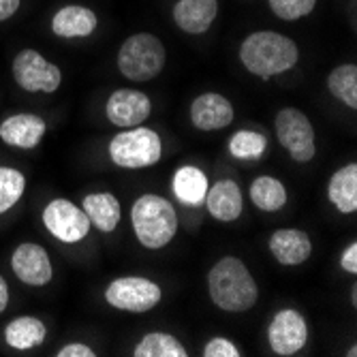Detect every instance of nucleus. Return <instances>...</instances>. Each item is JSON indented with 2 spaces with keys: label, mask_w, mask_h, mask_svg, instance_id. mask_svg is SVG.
I'll return each instance as SVG.
<instances>
[{
  "label": "nucleus",
  "mask_w": 357,
  "mask_h": 357,
  "mask_svg": "<svg viewBox=\"0 0 357 357\" xmlns=\"http://www.w3.org/2000/svg\"><path fill=\"white\" fill-rule=\"evenodd\" d=\"M238 60L246 73L270 82L298 67L300 45L278 30H252L238 47Z\"/></svg>",
  "instance_id": "nucleus-1"
},
{
  "label": "nucleus",
  "mask_w": 357,
  "mask_h": 357,
  "mask_svg": "<svg viewBox=\"0 0 357 357\" xmlns=\"http://www.w3.org/2000/svg\"><path fill=\"white\" fill-rule=\"evenodd\" d=\"M210 302L229 314H244L259 302V284L240 257L225 255L206 276Z\"/></svg>",
  "instance_id": "nucleus-2"
},
{
  "label": "nucleus",
  "mask_w": 357,
  "mask_h": 357,
  "mask_svg": "<svg viewBox=\"0 0 357 357\" xmlns=\"http://www.w3.org/2000/svg\"><path fill=\"white\" fill-rule=\"evenodd\" d=\"M131 229L137 244L146 250H160L169 246L180 231V216L172 199L158 192H142L128 212Z\"/></svg>",
  "instance_id": "nucleus-3"
},
{
  "label": "nucleus",
  "mask_w": 357,
  "mask_h": 357,
  "mask_svg": "<svg viewBox=\"0 0 357 357\" xmlns=\"http://www.w3.org/2000/svg\"><path fill=\"white\" fill-rule=\"evenodd\" d=\"M167 64V47L163 39L152 32H133L128 35L116 52L118 73L133 82L146 84L163 73Z\"/></svg>",
  "instance_id": "nucleus-4"
},
{
  "label": "nucleus",
  "mask_w": 357,
  "mask_h": 357,
  "mask_svg": "<svg viewBox=\"0 0 357 357\" xmlns=\"http://www.w3.org/2000/svg\"><path fill=\"white\" fill-rule=\"evenodd\" d=\"M107 158L118 169H150L163 158V137L146 124L120 128L107 144Z\"/></svg>",
  "instance_id": "nucleus-5"
},
{
  "label": "nucleus",
  "mask_w": 357,
  "mask_h": 357,
  "mask_svg": "<svg viewBox=\"0 0 357 357\" xmlns=\"http://www.w3.org/2000/svg\"><path fill=\"white\" fill-rule=\"evenodd\" d=\"M103 300L114 310L146 314L163 302V287L148 276H118L105 284Z\"/></svg>",
  "instance_id": "nucleus-6"
},
{
  "label": "nucleus",
  "mask_w": 357,
  "mask_h": 357,
  "mask_svg": "<svg viewBox=\"0 0 357 357\" xmlns=\"http://www.w3.org/2000/svg\"><path fill=\"white\" fill-rule=\"evenodd\" d=\"M274 133L280 148L294 163L306 165L317 156L314 124L300 107H282L274 116Z\"/></svg>",
  "instance_id": "nucleus-7"
},
{
  "label": "nucleus",
  "mask_w": 357,
  "mask_h": 357,
  "mask_svg": "<svg viewBox=\"0 0 357 357\" xmlns=\"http://www.w3.org/2000/svg\"><path fill=\"white\" fill-rule=\"evenodd\" d=\"M11 77L28 94H54L64 82L62 69L35 47H22L13 56Z\"/></svg>",
  "instance_id": "nucleus-8"
},
{
  "label": "nucleus",
  "mask_w": 357,
  "mask_h": 357,
  "mask_svg": "<svg viewBox=\"0 0 357 357\" xmlns=\"http://www.w3.org/2000/svg\"><path fill=\"white\" fill-rule=\"evenodd\" d=\"M41 225L56 242L67 246L84 242L92 231V225L82 206L73 204L67 197H54L43 206Z\"/></svg>",
  "instance_id": "nucleus-9"
},
{
  "label": "nucleus",
  "mask_w": 357,
  "mask_h": 357,
  "mask_svg": "<svg viewBox=\"0 0 357 357\" xmlns=\"http://www.w3.org/2000/svg\"><path fill=\"white\" fill-rule=\"evenodd\" d=\"M268 347L278 357H294L306 349L310 340L308 319L298 308H280L272 314L266 330Z\"/></svg>",
  "instance_id": "nucleus-10"
},
{
  "label": "nucleus",
  "mask_w": 357,
  "mask_h": 357,
  "mask_svg": "<svg viewBox=\"0 0 357 357\" xmlns=\"http://www.w3.org/2000/svg\"><path fill=\"white\" fill-rule=\"evenodd\" d=\"M9 266L13 276L30 289H43L54 280L50 250L39 242H20L11 250Z\"/></svg>",
  "instance_id": "nucleus-11"
},
{
  "label": "nucleus",
  "mask_w": 357,
  "mask_h": 357,
  "mask_svg": "<svg viewBox=\"0 0 357 357\" xmlns=\"http://www.w3.org/2000/svg\"><path fill=\"white\" fill-rule=\"evenodd\" d=\"M150 94L139 88H116L103 103L107 122L116 128H131L146 124L152 116Z\"/></svg>",
  "instance_id": "nucleus-12"
},
{
  "label": "nucleus",
  "mask_w": 357,
  "mask_h": 357,
  "mask_svg": "<svg viewBox=\"0 0 357 357\" xmlns=\"http://www.w3.org/2000/svg\"><path fill=\"white\" fill-rule=\"evenodd\" d=\"M190 124L202 133H216L229 128L236 120V107L220 92H202L192 99L188 109Z\"/></svg>",
  "instance_id": "nucleus-13"
},
{
  "label": "nucleus",
  "mask_w": 357,
  "mask_h": 357,
  "mask_svg": "<svg viewBox=\"0 0 357 357\" xmlns=\"http://www.w3.org/2000/svg\"><path fill=\"white\" fill-rule=\"evenodd\" d=\"M47 135V120L35 112H15L0 122V142L7 148L30 152Z\"/></svg>",
  "instance_id": "nucleus-14"
},
{
  "label": "nucleus",
  "mask_w": 357,
  "mask_h": 357,
  "mask_svg": "<svg viewBox=\"0 0 357 357\" xmlns=\"http://www.w3.org/2000/svg\"><path fill=\"white\" fill-rule=\"evenodd\" d=\"M99 28V15L88 5L69 3L58 7L50 17V30L62 41H84L90 39Z\"/></svg>",
  "instance_id": "nucleus-15"
},
{
  "label": "nucleus",
  "mask_w": 357,
  "mask_h": 357,
  "mask_svg": "<svg viewBox=\"0 0 357 357\" xmlns=\"http://www.w3.org/2000/svg\"><path fill=\"white\" fill-rule=\"evenodd\" d=\"M268 250L282 268H298L312 257L314 244L308 231L300 227H278L268 238Z\"/></svg>",
  "instance_id": "nucleus-16"
},
{
  "label": "nucleus",
  "mask_w": 357,
  "mask_h": 357,
  "mask_svg": "<svg viewBox=\"0 0 357 357\" xmlns=\"http://www.w3.org/2000/svg\"><path fill=\"white\" fill-rule=\"evenodd\" d=\"M204 206L216 222L229 225L240 220L244 214V195L240 184L234 178H218L208 186Z\"/></svg>",
  "instance_id": "nucleus-17"
},
{
  "label": "nucleus",
  "mask_w": 357,
  "mask_h": 357,
  "mask_svg": "<svg viewBox=\"0 0 357 357\" xmlns=\"http://www.w3.org/2000/svg\"><path fill=\"white\" fill-rule=\"evenodd\" d=\"M220 13L218 0H176L172 20L176 28L188 37H202L214 26Z\"/></svg>",
  "instance_id": "nucleus-18"
},
{
  "label": "nucleus",
  "mask_w": 357,
  "mask_h": 357,
  "mask_svg": "<svg viewBox=\"0 0 357 357\" xmlns=\"http://www.w3.org/2000/svg\"><path fill=\"white\" fill-rule=\"evenodd\" d=\"M47 323L37 314H17L9 319L3 328V342L11 351H32L45 344L47 340Z\"/></svg>",
  "instance_id": "nucleus-19"
},
{
  "label": "nucleus",
  "mask_w": 357,
  "mask_h": 357,
  "mask_svg": "<svg viewBox=\"0 0 357 357\" xmlns=\"http://www.w3.org/2000/svg\"><path fill=\"white\" fill-rule=\"evenodd\" d=\"M79 206L86 212L90 225L101 234H114L122 222V204L109 190L86 192Z\"/></svg>",
  "instance_id": "nucleus-20"
},
{
  "label": "nucleus",
  "mask_w": 357,
  "mask_h": 357,
  "mask_svg": "<svg viewBox=\"0 0 357 357\" xmlns=\"http://www.w3.org/2000/svg\"><path fill=\"white\" fill-rule=\"evenodd\" d=\"M210 180L208 174L197 165H180L172 176V192L178 204L186 208L204 206Z\"/></svg>",
  "instance_id": "nucleus-21"
},
{
  "label": "nucleus",
  "mask_w": 357,
  "mask_h": 357,
  "mask_svg": "<svg viewBox=\"0 0 357 357\" xmlns=\"http://www.w3.org/2000/svg\"><path fill=\"white\" fill-rule=\"evenodd\" d=\"M328 202L332 208L344 216L357 212V163H347L338 167L326 186Z\"/></svg>",
  "instance_id": "nucleus-22"
},
{
  "label": "nucleus",
  "mask_w": 357,
  "mask_h": 357,
  "mask_svg": "<svg viewBox=\"0 0 357 357\" xmlns=\"http://www.w3.org/2000/svg\"><path fill=\"white\" fill-rule=\"evenodd\" d=\"M248 199L252 208L266 214H276L289 204V190L284 182L276 176H257L248 186Z\"/></svg>",
  "instance_id": "nucleus-23"
},
{
  "label": "nucleus",
  "mask_w": 357,
  "mask_h": 357,
  "mask_svg": "<svg viewBox=\"0 0 357 357\" xmlns=\"http://www.w3.org/2000/svg\"><path fill=\"white\" fill-rule=\"evenodd\" d=\"M227 152L234 160L242 163H257L268 152V137L264 133L255 131V128H240L236 131L229 142H227Z\"/></svg>",
  "instance_id": "nucleus-24"
},
{
  "label": "nucleus",
  "mask_w": 357,
  "mask_h": 357,
  "mask_svg": "<svg viewBox=\"0 0 357 357\" xmlns=\"http://www.w3.org/2000/svg\"><path fill=\"white\" fill-rule=\"evenodd\" d=\"M326 88L340 105L355 112L357 109V64L344 62L334 67L326 79Z\"/></svg>",
  "instance_id": "nucleus-25"
},
{
  "label": "nucleus",
  "mask_w": 357,
  "mask_h": 357,
  "mask_svg": "<svg viewBox=\"0 0 357 357\" xmlns=\"http://www.w3.org/2000/svg\"><path fill=\"white\" fill-rule=\"evenodd\" d=\"M135 357H188V349L172 332H148L135 347Z\"/></svg>",
  "instance_id": "nucleus-26"
},
{
  "label": "nucleus",
  "mask_w": 357,
  "mask_h": 357,
  "mask_svg": "<svg viewBox=\"0 0 357 357\" xmlns=\"http://www.w3.org/2000/svg\"><path fill=\"white\" fill-rule=\"evenodd\" d=\"M28 178L13 165H0V216L9 214L26 195Z\"/></svg>",
  "instance_id": "nucleus-27"
},
{
  "label": "nucleus",
  "mask_w": 357,
  "mask_h": 357,
  "mask_svg": "<svg viewBox=\"0 0 357 357\" xmlns=\"http://www.w3.org/2000/svg\"><path fill=\"white\" fill-rule=\"evenodd\" d=\"M319 5V0H268V7L280 22L294 24L308 17Z\"/></svg>",
  "instance_id": "nucleus-28"
},
{
  "label": "nucleus",
  "mask_w": 357,
  "mask_h": 357,
  "mask_svg": "<svg viewBox=\"0 0 357 357\" xmlns=\"http://www.w3.org/2000/svg\"><path fill=\"white\" fill-rule=\"evenodd\" d=\"M202 355L204 357H242V349L225 336H212L204 349H202Z\"/></svg>",
  "instance_id": "nucleus-29"
},
{
  "label": "nucleus",
  "mask_w": 357,
  "mask_h": 357,
  "mask_svg": "<svg viewBox=\"0 0 357 357\" xmlns=\"http://www.w3.org/2000/svg\"><path fill=\"white\" fill-rule=\"evenodd\" d=\"M54 355L56 357H96V351L86 342H67V344H62Z\"/></svg>",
  "instance_id": "nucleus-30"
},
{
  "label": "nucleus",
  "mask_w": 357,
  "mask_h": 357,
  "mask_svg": "<svg viewBox=\"0 0 357 357\" xmlns=\"http://www.w3.org/2000/svg\"><path fill=\"white\" fill-rule=\"evenodd\" d=\"M340 270L342 272H347V274H351V276H355L357 274V242L355 240H351L344 248H342V252H340Z\"/></svg>",
  "instance_id": "nucleus-31"
},
{
  "label": "nucleus",
  "mask_w": 357,
  "mask_h": 357,
  "mask_svg": "<svg viewBox=\"0 0 357 357\" xmlns=\"http://www.w3.org/2000/svg\"><path fill=\"white\" fill-rule=\"evenodd\" d=\"M22 9V0H0V24L13 20Z\"/></svg>",
  "instance_id": "nucleus-32"
},
{
  "label": "nucleus",
  "mask_w": 357,
  "mask_h": 357,
  "mask_svg": "<svg viewBox=\"0 0 357 357\" xmlns=\"http://www.w3.org/2000/svg\"><path fill=\"white\" fill-rule=\"evenodd\" d=\"M9 302H11V289H9L7 278L0 274V314L9 308Z\"/></svg>",
  "instance_id": "nucleus-33"
},
{
  "label": "nucleus",
  "mask_w": 357,
  "mask_h": 357,
  "mask_svg": "<svg viewBox=\"0 0 357 357\" xmlns=\"http://www.w3.org/2000/svg\"><path fill=\"white\" fill-rule=\"evenodd\" d=\"M347 355H349V357H357V344H351L349 351H347Z\"/></svg>",
  "instance_id": "nucleus-34"
},
{
  "label": "nucleus",
  "mask_w": 357,
  "mask_h": 357,
  "mask_svg": "<svg viewBox=\"0 0 357 357\" xmlns=\"http://www.w3.org/2000/svg\"><path fill=\"white\" fill-rule=\"evenodd\" d=\"M351 300H353L351 304H353V306H357V289H355V287H353V294H351Z\"/></svg>",
  "instance_id": "nucleus-35"
}]
</instances>
